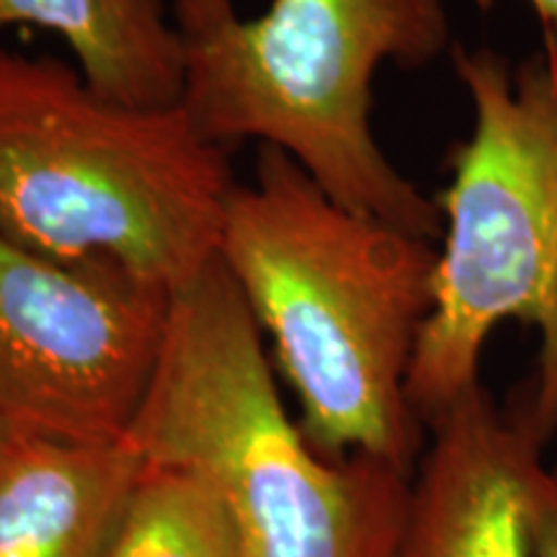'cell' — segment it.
Returning a JSON list of instances; mask_svg holds the SVG:
<instances>
[{
  "label": "cell",
  "mask_w": 557,
  "mask_h": 557,
  "mask_svg": "<svg viewBox=\"0 0 557 557\" xmlns=\"http://www.w3.org/2000/svg\"><path fill=\"white\" fill-rule=\"evenodd\" d=\"M218 259L274 344L310 447L413 472L421 418L408 372L434 302L431 240L338 205L261 145L253 181L227 199Z\"/></svg>",
  "instance_id": "cell-1"
},
{
  "label": "cell",
  "mask_w": 557,
  "mask_h": 557,
  "mask_svg": "<svg viewBox=\"0 0 557 557\" xmlns=\"http://www.w3.org/2000/svg\"><path fill=\"white\" fill-rule=\"evenodd\" d=\"M124 438L145 468L199 480L248 557H393L398 545L413 472L310 447L220 259L173 292L158 367Z\"/></svg>",
  "instance_id": "cell-2"
},
{
  "label": "cell",
  "mask_w": 557,
  "mask_h": 557,
  "mask_svg": "<svg viewBox=\"0 0 557 557\" xmlns=\"http://www.w3.org/2000/svg\"><path fill=\"white\" fill-rule=\"evenodd\" d=\"M184 54L181 107L212 143L287 152L364 218L442 240L436 199L389 163L372 132L380 65L423 67L449 47L442 0H274L243 18L235 0H173Z\"/></svg>",
  "instance_id": "cell-3"
},
{
  "label": "cell",
  "mask_w": 557,
  "mask_h": 557,
  "mask_svg": "<svg viewBox=\"0 0 557 557\" xmlns=\"http://www.w3.org/2000/svg\"><path fill=\"white\" fill-rule=\"evenodd\" d=\"M230 152L176 107L111 101L78 67L0 47V235L111 259L176 292L218 259Z\"/></svg>",
  "instance_id": "cell-4"
},
{
  "label": "cell",
  "mask_w": 557,
  "mask_h": 557,
  "mask_svg": "<svg viewBox=\"0 0 557 557\" xmlns=\"http://www.w3.org/2000/svg\"><path fill=\"white\" fill-rule=\"evenodd\" d=\"M472 129L436 197L444 233L434 302L408 372V400L431 423L480 385L487 336L506 320L537 329L534 385L519 408L557 434V65L487 47L451 50Z\"/></svg>",
  "instance_id": "cell-5"
},
{
  "label": "cell",
  "mask_w": 557,
  "mask_h": 557,
  "mask_svg": "<svg viewBox=\"0 0 557 557\" xmlns=\"http://www.w3.org/2000/svg\"><path fill=\"white\" fill-rule=\"evenodd\" d=\"M173 292L111 259L58 261L0 235V418L70 444L124 442Z\"/></svg>",
  "instance_id": "cell-6"
},
{
  "label": "cell",
  "mask_w": 557,
  "mask_h": 557,
  "mask_svg": "<svg viewBox=\"0 0 557 557\" xmlns=\"http://www.w3.org/2000/svg\"><path fill=\"white\" fill-rule=\"evenodd\" d=\"M431 426L393 557H534L532 504L545 438L483 385Z\"/></svg>",
  "instance_id": "cell-7"
},
{
  "label": "cell",
  "mask_w": 557,
  "mask_h": 557,
  "mask_svg": "<svg viewBox=\"0 0 557 557\" xmlns=\"http://www.w3.org/2000/svg\"><path fill=\"white\" fill-rule=\"evenodd\" d=\"M143 472L127 438L70 444L11 431L0 449V557H103Z\"/></svg>",
  "instance_id": "cell-8"
},
{
  "label": "cell",
  "mask_w": 557,
  "mask_h": 557,
  "mask_svg": "<svg viewBox=\"0 0 557 557\" xmlns=\"http://www.w3.org/2000/svg\"><path fill=\"white\" fill-rule=\"evenodd\" d=\"M39 26L67 41L96 94L127 107H176L184 54L165 0H0V29Z\"/></svg>",
  "instance_id": "cell-9"
},
{
  "label": "cell",
  "mask_w": 557,
  "mask_h": 557,
  "mask_svg": "<svg viewBox=\"0 0 557 557\" xmlns=\"http://www.w3.org/2000/svg\"><path fill=\"white\" fill-rule=\"evenodd\" d=\"M103 557H248L227 508L199 480L145 468Z\"/></svg>",
  "instance_id": "cell-10"
},
{
  "label": "cell",
  "mask_w": 557,
  "mask_h": 557,
  "mask_svg": "<svg viewBox=\"0 0 557 557\" xmlns=\"http://www.w3.org/2000/svg\"><path fill=\"white\" fill-rule=\"evenodd\" d=\"M534 557H557V470L542 468L532 504Z\"/></svg>",
  "instance_id": "cell-11"
},
{
  "label": "cell",
  "mask_w": 557,
  "mask_h": 557,
  "mask_svg": "<svg viewBox=\"0 0 557 557\" xmlns=\"http://www.w3.org/2000/svg\"><path fill=\"white\" fill-rule=\"evenodd\" d=\"M527 3L537 13V18L549 32V37L557 41V0H527Z\"/></svg>",
  "instance_id": "cell-12"
},
{
  "label": "cell",
  "mask_w": 557,
  "mask_h": 557,
  "mask_svg": "<svg viewBox=\"0 0 557 557\" xmlns=\"http://www.w3.org/2000/svg\"><path fill=\"white\" fill-rule=\"evenodd\" d=\"M9 434H11V429L5 426V421L0 418V449H3V444H5V438H9Z\"/></svg>",
  "instance_id": "cell-13"
}]
</instances>
